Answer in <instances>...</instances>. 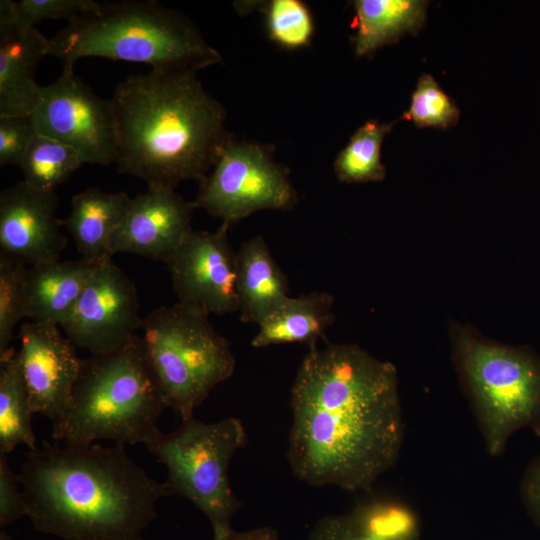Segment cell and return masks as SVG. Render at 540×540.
<instances>
[{
    "instance_id": "obj_1",
    "label": "cell",
    "mask_w": 540,
    "mask_h": 540,
    "mask_svg": "<svg viewBox=\"0 0 540 540\" xmlns=\"http://www.w3.org/2000/svg\"><path fill=\"white\" fill-rule=\"evenodd\" d=\"M290 405L287 458L299 480L369 492L396 464L404 421L391 362L353 343L309 349Z\"/></svg>"
},
{
    "instance_id": "obj_2",
    "label": "cell",
    "mask_w": 540,
    "mask_h": 540,
    "mask_svg": "<svg viewBox=\"0 0 540 540\" xmlns=\"http://www.w3.org/2000/svg\"><path fill=\"white\" fill-rule=\"evenodd\" d=\"M18 476L34 528L63 540H143L158 501L171 495L119 443L43 442L26 453Z\"/></svg>"
},
{
    "instance_id": "obj_3",
    "label": "cell",
    "mask_w": 540,
    "mask_h": 540,
    "mask_svg": "<svg viewBox=\"0 0 540 540\" xmlns=\"http://www.w3.org/2000/svg\"><path fill=\"white\" fill-rule=\"evenodd\" d=\"M189 69L131 74L110 99L120 173L150 187L200 183L233 138L226 112Z\"/></svg>"
},
{
    "instance_id": "obj_4",
    "label": "cell",
    "mask_w": 540,
    "mask_h": 540,
    "mask_svg": "<svg viewBox=\"0 0 540 540\" xmlns=\"http://www.w3.org/2000/svg\"><path fill=\"white\" fill-rule=\"evenodd\" d=\"M166 408L136 335L116 349L83 359L69 403L52 422V437L75 446L96 440L146 444L160 431L158 419Z\"/></svg>"
},
{
    "instance_id": "obj_5",
    "label": "cell",
    "mask_w": 540,
    "mask_h": 540,
    "mask_svg": "<svg viewBox=\"0 0 540 540\" xmlns=\"http://www.w3.org/2000/svg\"><path fill=\"white\" fill-rule=\"evenodd\" d=\"M49 40L48 55L59 59L63 68H74L85 57L194 71L222 61L191 20L156 1L104 3Z\"/></svg>"
},
{
    "instance_id": "obj_6",
    "label": "cell",
    "mask_w": 540,
    "mask_h": 540,
    "mask_svg": "<svg viewBox=\"0 0 540 540\" xmlns=\"http://www.w3.org/2000/svg\"><path fill=\"white\" fill-rule=\"evenodd\" d=\"M450 336L454 367L488 454L500 456L521 429L540 436V356L460 324Z\"/></svg>"
},
{
    "instance_id": "obj_7",
    "label": "cell",
    "mask_w": 540,
    "mask_h": 540,
    "mask_svg": "<svg viewBox=\"0 0 540 540\" xmlns=\"http://www.w3.org/2000/svg\"><path fill=\"white\" fill-rule=\"evenodd\" d=\"M209 316L177 302L152 310L142 320L147 360L167 407L181 420L194 417V410L236 368L229 341L215 330Z\"/></svg>"
},
{
    "instance_id": "obj_8",
    "label": "cell",
    "mask_w": 540,
    "mask_h": 540,
    "mask_svg": "<svg viewBox=\"0 0 540 540\" xmlns=\"http://www.w3.org/2000/svg\"><path fill=\"white\" fill-rule=\"evenodd\" d=\"M246 441L245 428L236 417L210 423L191 417L172 432L160 430L145 444L166 467L171 495L190 501L205 515L213 540L234 530L231 521L241 502L231 488L229 468Z\"/></svg>"
},
{
    "instance_id": "obj_9",
    "label": "cell",
    "mask_w": 540,
    "mask_h": 540,
    "mask_svg": "<svg viewBox=\"0 0 540 540\" xmlns=\"http://www.w3.org/2000/svg\"><path fill=\"white\" fill-rule=\"evenodd\" d=\"M297 200L289 173L274 160L272 148L232 138L191 203L231 226L259 211L289 210Z\"/></svg>"
},
{
    "instance_id": "obj_10",
    "label": "cell",
    "mask_w": 540,
    "mask_h": 540,
    "mask_svg": "<svg viewBox=\"0 0 540 540\" xmlns=\"http://www.w3.org/2000/svg\"><path fill=\"white\" fill-rule=\"evenodd\" d=\"M31 119L37 134L73 148L84 164L115 162L111 101L95 94L73 68H63L53 83L42 86L41 100Z\"/></svg>"
},
{
    "instance_id": "obj_11",
    "label": "cell",
    "mask_w": 540,
    "mask_h": 540,
    "mask_svg": "<svg viewBox=\"0 0 540 540\" xmlns=\"http://www.w3.org/2000/svg\"><path fill=\"white\" fill-rule=\"evenodd\" d=\"M139 308L134 283L108 258L96 266L61 328L76 347L104 353L136 336L143 320Z\"/></svg>"
},
{
    "instance_id": "obj_12",
    "label": "cell",
    "mask_w": 540,
    "mask_h": 540,
    "mask_svg": "<svg viewBox=\"0 0 540 540\" xmlns=\"http://www.w3.org/2000/svg\"><path fill=\"white\" fill-rule=\"evenodd\" d=\"M229 228L192 229L166 262L178 303L209 315L238 311L237 252Z\"/></svg>"
},
{
    "instance_id": "obj_13",
    "label": "cell",
    "mask_w": 540,
    "mask_h": 540,
    "mask_svg": "<svg viewBox=\"0 0 540 540\" xmlns=\"http://www.w3.org/2000/svg\"><path fill=\"white\" fill-rule=\"evenodd\" d=\"M59 327L30 321L18 335L17 354L31 408L52 422L68 405L83 362Z\"/></svg>"
},
{
    "instance_id": "obj_14",
    "label": "cell",
    "mask_w": 540,
    "mask_h": 540,
    "mask_svg": "<svg viewBox=\"0 0 540 540\" xmlns=\"http://www.w3.org/2000/svg\"><path fill=\"white\" fill-rule=\"evenodd\" d=\"M55 191L21 180L0 193V248L26 266L59 260L67 239L56 216Z\"/></svg>"
},
{
    "instance_id": "obj_15",
    "label": "cell",
    "mask_w": 540,
    "mask_h": 540,
    "mask_svg": "<svg viewBox=\"0 0 540 540\" xmlns=\"http://www.w3.org/2000/svg\"><path fill=\"white\" fill-rule=\"evenodd\" d=\"M194 207L174 189L150 187L131 198L114 232L109 252L131 253L167 262L191 228Z\"/></svg>"
},
{
    "instance_id": "obj_16",
    "label": "cell",
    "mask_w": 540,
    "mask_h": 540,
    "mask_svg": "<svg viewBox=\"0 0 540 540\" xmlns=\"http://www.w3.org/2000/svg\"><path fill=\"white\" fill-rule=\"evenodd\" d=\"M307 540H423L417 511L402 498L371 494L342 514L319 518Z\"/></svg>"
},
{
    "instance_id": "obj_17",
    "label": "cell",
    "mask_w": 540,
    "mask_h": 540,
    "mask_svg": "<svg viewBox=\"0 0 540 540\" xmlns=\"http://www.w3.org/2000/svg\"><path fill=\"white\" fill-rule=\"evenodd\" d=\"M50 40L35 27L0 23V116H31L42 86L35 80Z\"/></svg>"
},
{
    "instance_id": "obj_18",
    "label": "cell",
    "mask_w": 540,
    "mask_h": 540,
    "mask_svg": "<svg viewBox=\"0 0 540 540\" xmlns=\"http://www.w3.org/2000/svg\"><path fill=\"white\" fill-rule=\"evenodd\" d=\"M98 264L59 259L30 266L25 280L26 318L61 327Z\"/></svg>"
},
{
    "instance_id": "obj_19",
    "label": "cell",
    "mask_w": 540,
    "mask_h": 540,
    "mask_svg": "<svg viewBox=\"0 0 540 540\" xmlns=\"http://www.w3.org/2000/svg\"><path fill=\"white\" fill-rule=\"evenodd\" d=\"M236 290L240 320L256 325L290 297L287 277L261 235L237 252Z\"/></svg>"
},
{
    "instance_id": "obj_20",
    "label": "cell",
    "mask_w": 540,
    "mask_h": 540,
    "mask_svg": "<svg viewBox=\"0 0 540 540\" xmlns=\"http://www.w3.org/2000/svg\"><path fill=\"white\" fill-rule=\"evenodd\" d=\"M131 198L124 191L105 192L88 188L72 198V210L61 224L72 236L84 259L100 263L112 258L111 238L123 221Z\"/></svg>"
},
{
    "instance_id": "obj_21",
    "label": "cell",
    "mask_w": 540,
    "mask_h": 540,
    "mask_svg": "<svg viewBox=\"0 0 540 540\" xmlns=\"http://www.w3.org/2000/svg\"><path fill=\"white\" fill-rule=\"evenodd\" d=\"M333 306L334 297L328 292L289 297L258 325L250 344L265 348L297 343L315 348L320 340H326L327 329L334 323Z\"/></svg>"
},
{
    "instance_id": "obj_22",
    "label": "cell",
    "mask_w": 540,
    "mask_h": 540,
    "mask_svg": "<svg viewBox=\"0 0 540 540\" xmlns=\"http://www.w3.org/2000/svg\"><path fill=\"white\" fill-rule=\"evenodd\" d=\"M353 37L356 56L372 55L381 47L415 35L423 27L428 2L424 0H355Z\"/></svg>"
},
{
    "instance_id": "obj_23",
    "label": "cell",
    "mask_w": 540,
    "mask_h": 540,
    "mask_svg": "<svg viewBox=\"0 0 540 540\" xmlns=\"http://www.w3.org/2000/svg\"><path fill=\"white\" fill-rule=\"evenodd\" d=\"M32 414L18 354L11 347L0 355V454L8 455L20 444L37 448Z\"/></svg>"
},
{
    "instance_id": "obj_24",
    "label": "cell",
    "mask_w": 540,
    "mask_h": 540,
    "mask_svg": "<svg viewBox=\"0 0 540 540\" xmlns=\"http://www.w3.org/2000/svg\"><path fill=\"white\" fill-rule=\"evenodd\" d=\"M393 123L366 121L351 136L334 161V172L342 183L382 181L386 169L381 161V146Z\"/></svg>"
},
{
    "instance_id": "obj_25",
    "label": "cell",
    "mask_w": 540,
    "mask_h": 540,
    "mask_svg": "<svg viewBox=\"0 0 540 540\" xmlns=\"http://www.w3.org/2000/svg\"><path fill=\"white\" fill-rule=\"evenodd\" d=\"M234 6L239 13L254 7L262 12L268 38L284 49L304 48L312 41L313 16L308 5L301 0L241 1Z\"/></svg>"
},
{
    "instance_id": "obj_26",
    "label": "cell",
    "mask_w": 540,
    "mask_h": 540,
    "mask_svg": "<svg viewBox=\"0 0 540 540\" xmlns=\"http://www.w3.org/2000/svg\"><path fill=\"white\" fill-rule=\"evenodd\" d=\"M83 164L73 148L36 133L20 168L29 185L54 191Z\"/></svg>"
},
{
    "instance_id": "obj_27",
    "label": "cell",
    "mask_w": 540,
    "mask_h": 540,
    "mask_svg": "<svg viewBox=\"0 0 540 540\" xmlns=\"http://www.w3.org/2000/svg\"><path fill=\"white\" fill-rule=\"evenodd\" d=\"M101 5L94 0H1L0 23L19 27H35L49 19H66L69 23L97 12Z\"/></svg>"
},
{
    "instance_id": "obj_28",
    "label": "cell",
    "mask_w": 540,
    "mask_h": 540,
    "mask_svg": "<svg viewBox=\"0 0 540 540\" xmlns=\"http://www.w3.org/2000/svg\"><path fill=\"white\" fill-rule=\"evenodd\" d=\"M460 110L453 99L430 74H422L411 95L409 108L402 115L417 127L447 129L456 125Z\"/></svg>"
},
{
    "instance_id": "obj_29",
    "label": "cell",
    "mask_w": 540,
    "mask_h": 540,
    "mask_svg": "<svg viewBox=\"0 0 540 540\" xmlns=\"http://www.w3.org/2000/svg\"><path fill=\"white\" fill-rule=\"evenodd\" d=\"M27 269L24 263L0 253V355L11 348L16 325L26 318Z\"/></svg>"
},
{
    "instance_id": "obj_30",
    "label": "cell",
    "mask_w": 540,
    "mask_h": 540,
    "mask_svg": "<svg viewBox=\"0 0 540 540\" xmlns=\"http://www.w3.org/2000/svg\"><path fill=\"white\" fill-rule=\"evenodd\" d=\"M35 135L31 116H0V166L20 167Z\"/></svg>"
},
{
    "instance_id": "obj_31",
    "label": "cell",
    "mask_w": 540,
    "mask_h": 540,
    "mask_svg": "<svg viewBox=\"0 0 540 540\" xmlns=\"http://www.w3.org/2000/svg\"><path fill=\"white\" fill-rule=\"evenodd\" d=\"M7 456L0 454V527L27 516V504L23 491L19 489V476L9 467Z\"/></svg>"
},
{
    "instance_id": "obj_32",
    "label": "cell",
    "mask_w": 540,
    "mask_h": 540,
    "mask_svg": "<svg viewBox=\"0 0 540 540\" xmlns=\"http://www.w3.org/2000/svg\"><path fill=\"white\" fill-rule=\"evenodd\" d=\"M520 494L528 516L540 529V455L528 465L520 484Z\"/></svg>"
},
{
    "instance_id": "obj_33",
    "label": "cell",
    "mask_w": 540,
    "mask_h": 540,
    "mask_svg": "<svg viewBox=\"0 0 540 540\" xmlns=\"http://www.w3.org/2000/svg\"><path fill=\"white\" fill-rule=\"evenodd\" d=\"M217 540H279L275 529L262 526L246 531L233 530L227 536Z\"/></svg>"
},
{
    "instance_id": "obj_34",
    "label": "cell",
    "mask_w": 540,
    "mask_h": 540,
    "mask_svg": "<svg viewBox=\"0 0 540 540\" xmlns=\"http://www.w3.org/2000/svg\"><path fill=\"white\" fill-rule=\"evenodd\" d=\"M0 540H12V538L10 537V535L4 529H1L0 530Z\"/></svg>"
}]
</instances>
